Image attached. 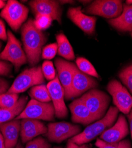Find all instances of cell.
Segmentation results:
<instances>
[{
	"label": "cell",
	"instance_id": "d6a6232c",
	"mask_svg": "<svg viewBox=\"0 0 132 148\" xmlns=\"http://www.w3.org/2000/svg\"><path fill=\"white\" fill-rule=\"evenodd\" d=\"M8 39L7 33L6 32V26L4 22L0 19V39L6 40Z\"/></svg>",
	"mask_w": 132,
	"mask_h": 148
},
{
	"label": "cell",
	"instance_id": "836d02e7",
	"mask_svg": "<svg viewBox=\"0 0 132 148\" xmlns=\"http://www.w3.org/2000/svg\"><path fill=\"white\" fill-rule=\"evenodd\" d=\"M8 82L4 78H0V95L5 94V92L8 90Z\"/></svg>",
	"mask_w": 132,
	"mask_h": 148
},
{
	"label": "cell",
	"instance_id": "4fadbf2b",
	"mask_svg": "<svg viewBox=\"0 0 132 148\" xmlns=\"http://www.w3.org/2000/svg\"><path fill=\"white\" fill-rule=\"evenodd\" d=\"M29 5L35 15L48 16L53 20L62 23V10L58 1L50 0H34L29 3Z\"/></svg>",
	"mask_w": 132,
	"mask_h": 148
},
{
	"label": "cell",
	"instance_id": "d4e9b609",
	"mask_svg": "<svg viewBox=\"0 0 132 148\" xmlns=\"http://www.w3.org/2000/svg\"><path fill=\"white\" fill-rule=\"evenodd\" d=\"M98 148H132L129 140H122L116 143H107L100 139H97L95 142Z\"/></svg>",
	"mask_w": 132,
	"mask_h": 148
},
{
	"label": "cell",
	"instance_id": "e575fe53",
	"mask_svg": "<svg viewBox=\"0 0 132 148\" xmlns=\"http://www.w3.org/2000/svg\"><path fill=\"white\" fill-rule=\"evenodd\" d=\"M66 148H89V147L86 144H83V145H79L71 141L70 140H69L67 142Z\"/></svg>",
	"mask_w": 132,
	"mask_h": 148
},
{
	"label": "cell",
	"instance_id": "7bdbcfd3",
	"mask_svg": "<svg viewBox=\"0 0 132 148\" xmlns=\"http://www.w3.org/2000/svg\"><path fill=\"white\" fill-rule=\"evenodd\" d=\"M54 148H62V147H54Z\"/></svg>",
	"mask_w": 132,
	"mask_h": 148
},
{
	"label": "cell",
	"instance_id": "3957f363",
	"mask_svg": "<svg viewBox=\"0 0 132 148\" xmlns=\"http://www.w3.org/2000/svg\"><path fill=\"white\" fill-rule=\"evenodd\" d=\"M44 78L40 66L25 69L16 78L7 93L19 94L25 92L30 87L42 84L45 82Z\"/></svg>",
	"mask_w": 132,
	"mask_h": 148
},
{
	"label": "cell",
	"instance_id": "f546056e",
	"mask_svg": "<svg viewBox=\"0 0 132 148\" xmlns=\"http://www.w3.org/2000/svg\"><path fill=\"white\" fill-rule=\"evenodd\" d=\"M51 146L45 139L39 137L28 142L25 148H51Z\"/></svg>",
	"mask_w": 132,
	"mask_h": 148
},
{
	"label": "cell",
	"instance_id": "9c48e42d",
	"mask_svg": "<svg viewBox=\"0 0 132 148\" xmlns=\"http://www.w3.org/2000/svg\"><path fill=\"white\" fill-rule=\"evenodd\" d=\"M46 137L50 142L62 143L66 139L79 134L81 127L67 122L51 123L48 125Z\"/></svg>",
	"mask_w": 132,
	"mask_h": 148
},
{
	"label": "cell",
	"instance_id": "b9f144b4",
	"mask_svg": "<svg viewBox=\"0 0 132 148\" xmlns=\"http://www.w3.org/2000/svg\"><path fill=\"white\" fill-rule=\"evenodd\" d=\"M1 46H2L1 43V42H0V49H1Z\"/></svg>",
	"mask_w": 132,
	"mask_h": 148
},
{
	"label": "cell",
	"instance_id": "8d00e7d4",
	"mask_svg": "<svg viewBox=\"0 0 132 148\" xmlns=\"http://www.w3.org/2000/svg\"><path fill=\"white\" fill-rule=\"evenodd\" d=\"M0 148H6L4 140L3 137V135L1 133H0Z\"/></svg>",
	"mask_w": 132,
	"mask_h": 148
},
{
	"label": "cell",
	"instance_id": "ba28073f",
	"mask_svg": "<svg viewBox=\"0 0 132 148\" xmlns=\"http://www.w3.org/2000/svg\"><path fill=\"white\" fill-rule=\"evenodd\" d=\"M123 10L122 1L100 0L95 1L83 11L90 14L97 15L107 18H115L121 15Z\"/></svg>",
	"mask_w": 132,
	"mask_h": 148
},
{
	"label": "cell",
	"instance_id": "e0dca14e",
	"mask_svg": "<svg viewBox=\"0 0 132 148\" xmlns=\"http://www.w3.org/2000/svg\"><path fill=\"white\" fill-rule=\"evenodd\" d=\"M55 64L58 72L59 81L64 90L65 98L68 100L73 77L72 63L63 59L57 58L55 60Z\"/></svg>",
	"mask_w": 132,
	"mask_h": 148
},
{
	"label": "cell",
	"instance_id": "44dd1931",
	"mask_svg": "<svg viewBox=\"0 0 132 148\" xmlns=\"http://www.w3.org/2000/svg\"><path fill=\"white\" fill-rule=\"evenodd\" d=\"M28 98L26 96L21 97L17 103L9 108H0V125L15 119L25 109Z\"/></svg>",
	"mask_w": 132,
	"mask_h": 148
},
{
	"label": "cell",
	"instance_id": "f1b7e54d",
	"mask_svg": "<svg viewBox=\"0 0 132 148\" xmlns=\"http://www.w3.org/2000/svg\"><path fill=\"white\" fill-rule=\"evenodd\" d=\"M42 71L44 77L48 80H53L56 77L55 71L53 64L51 61H45L42 64Z\"/></svg>",
	"mask_w": 132,
	"mask_h": 148
},
{
	"label": "cell",
	"instance_id": "4316f807",
	"mask_svg": "<svg viewBox=\"0 0 132 148\" xmlns=\"http://www.w3.org/2000/svg\"><path fill=\"white\" fill-rule=\"evenodd\" d=\"M53 20L52 18L48 16L38 14L36 15L35 20L33 21L37 29L42 31L48 28L51 25Z\"/></svg>",
	"mask_w": 132,
	"mask_h": 148
},
{
	"label": "cell",
	"instance_id": "603a6c76",
	"mask_svg": "<svg viewBox=\"0 0 132 148\" xmlns=\"http://www.w3.org/2000/svg\"><path fill=\"white\" fill-rule=\"evenodd\" d=\"M29 95L32 99L42 103H50L51 100L50 95L45 85H35L29 91Z\"/></svg>",
	"mask_w": 132,
	"mask_h": 148
},
{
	"label": "cell",
	"instance_id": "7a4b0ae2",
	"mask_svg": "<svg viewBox=\"0 0 132 148\" xmlns=\"http://www.w3.org/2000/svg\"><path fill=\"white\" fill-rule=\"evenodd\" d=\"M118 112L116 107H110L104 117L88 126L83 132L70 140L79 145L92 141L108 128L111 127L117 117Z\"/></svg>",
	"mask_w": 132,
	"mask_h": 148
},
{
	"label": "cell",
	"instance_id": "83f0119b",
	"mask_svg": "<svg viewBox=\"0 0 132 148\" xmlns=\"http://www.w3.org/2000/svg\"><path fill=\"white\" fill-rule=\"evenodd\" d=\"M118 76L132 94V65L123 69Z\"/></svg>",
	"mask_w": 132,
	"mask_h": 148
},
{
	"label": "cell",
	"instance_id": "30bf717a",
	"mask_svg": "<svg viewBox=\"0 0 132 148\" xmlns=\"http://www.w3.org/2000/svg\"><path fill=\"white\" fill-rule=\"evenodd\" d=\"M107 90L113 97V103L119 111L128 114L132 108V97L127 90L116 79L111 81Z\"/></svg>",
	"mask_w": 132,
	"mask_h": 148
},
{
	"label": "cell",
	"instance_id": "6da1fadb",
	"mask_svg": "<svg viewBox=\"0 0 132 148\" xmlns=\"http://www.w3.org/2000/svg\"><path fill=\"white\" fill-rule=\"evenodd\" d=\"M21 33L28 60L30 65H35L40 60L42 46L47 40L46 34L37 29L31 18L23 24Z\"/></svg>",
	"mask_w": 132,
	"mask_h": 148
},
{
	"label": "cell",
	"instance_id": "9a60e30c",
	"mask_svg": "<svg viewBox=\"0 0 132 148\" xmlns=\"http://www.w3.org/2000/svg\"><path fill=\"white\" fill-rule=\"evenodd\" d=\"M129 130L126 117L120 114L115 124L105 130L100 136V139L107 143H116L122 140L129 134Z\"/></svg>",
	"mask_w": 132,
	"mask_h": 148
},
{
	"label": "cell",
	"instance_id": "ffe728a7",
	"mask_svg": "<svg viewBox=\"0 0 132 148\" xmlns=\"http://www.w3.org/2000/svg\"><path fill=\"white\" fill-rule=\"evenodd\" d=\"M122 13L119 17L110 19L109 23L118 30L132 32V4L123 5Z\"/></svg>",
	"mask_w": 132,
	"mask_h": 148
},
{
	"label": "cell",
	"instance_id": "8992f818",
	"mask_svg": "<svg viewBox=\"0 0 132 148\" xmlns=\"http://www.w3.org/2000/svg\"><path fill=\"white\" fill-rule=\"evenodd\" d=\"M29 13L28 8L15 0L8 1L2 10L0 16L15 31L20 29L27 19Z\"/></svg>",
	"mask_w": 132,
	"mask_h": 148
},
{
	"label": "cell",
	"instance_id": "2e32d148",
	"mask_svg": "<svg viewBox=\"0 0 132 148\" xmlns=\"http://www.w3.org/2000/svg\"><path fill=\"white\" fill-rule=\"evenodd\" d=\"M67 16L77 26L85 33L93 34L95 32L97 18L83 14L81 10V7L69 8Z\"/></svg>",
	"mask_w": 132,
	"mask_h": 148
},
{
	"label": "cell",
	"instance_id": "484cf974",
	"mask_svg": "<svg viewBox=\"0 0 132 148\" xmlns=\"http://www.w3.org/2000/svg\"><path fill=\"white\" fill-rule=\"evenodd\" d=\"M19 99L18 94H3L0 95V108H11L17 103Z\"/></svg>",
	"mask_w": 132,
	"mask_h": 148
},
{
	"label": "cell",
	"instance_id": "60d3db41",
	"mask_svg": "<svg viewBox=\"0 0 132 148\" xmlns=\"http://www.w3.org/2000/svg\"><path fill=\"white\" fill-rule=\"evenodd\" d=\"M126 4H127V5H131L132 4V1H131V0L126 1Z\"/></svg>",
	"mask_w": 132,
	"mask_h": 148
},
{
	"label": "cell",
	"instance_id": "d6986e66",
	"mask_svg": "<svg viewBox=\"0 0 132 148\" xmlns=\"http://www.w3.org/2000/svg\"><path fill=\"white\" fill-rule=\"evenodd\" d=\"M0 131L4 140L6 148H15L18 142L20 132V120L14 119L0 125Z\"/></svg>",
	"mask_w": 132,
	"mask_h": 148
},
{
	"label": "cell",
	"instance_id": "7402d4cb",
	"mask_svg": "<svg viewBox=\"0 0 132 148\" xmlns=\"http://www.w3.org/2000/svg\"><path fill=\"white\" fill-rule=\"evenodd\" d=\"M56 39L58 55L67 60H73L75 58L73 49L66 36L63 33L58 34L56 36Z\"/></svg>",
	"mask_w": 132,
	"mask_h": 148
},
{
	"label": "cell",
	"instance_id": "ac0fdd59",
	"mask_svg": "<svg viewBox=\"0 0 132 148\" xmlns=\"http://www.w3.org/2000/svg\"><path fill=\"white\" fill-rule=\"evenodd\" d=\"M69 108L71 113V120L75 123L88 125L97 121L80 98L70 104Z\"/></svg>",
	"mask_w": 132,
	"mask_h": 148
},
{
	"label": "cell",
	"instance_id": "5b68a950",
	"mask_svg": "<svg viewBox=\"0 0 132 148\" xmlns=\"http://www.w3.org/2000/svg\"><path fill=\"white\" fill-rule=\"evenodd\" d=\"M55 110L52 103H42L32 99L21 114L15 119H30L46 121L54 120Z\"/></svg>",
	"mask_w": 132,
	"mask_h": 148
},
{
	"label": "cell",
	"instance_id": "f35d334b",
	"mask_svg": "<svg viewBox=\"0 0 132 148\" xmlns=\"http://www.w3.org/2000/svg\"><path fill=\"white\" fill-rule=\"evenodd\" d=\"M61 3H73V1H61Z\"/></svg>",
	"mask_w": 132,
	"mask_h": 148
},
{
	"label": "cell",
	"instance_id": "74e56055",
	"mask_svg": "<svg viewBox=\"0 0 132 148\" xmlns=\"http://www.w3.org/2000/svg\"><path fill=\"white\" fill-rule=\"evenodd\" d=\"M6 3H5L4 1H2V0H0V9L4 8V7L6 6Z\"/></svg>",
	"mask_w": 132,
	"mask_h": 148
},
{
	"label": "cell",
	"instance_id": "ee69618b",
	"mask_svg": "<svg viewBox=\"0 0 132 148\" xmlns=\"http://www.w3.org/2000/svg\"><path fill=\"white\" fill-rule=\"evenodd\" d=\"M131 36H132V33H131Z\"/></svg>",
	"mask_w": 132,
	"mask_h": 148
},
{
	"label": "cell",
	"instance_id": "ab89813d",
	"mask_svg": "<svg viewBox=\"0 0 132 148\" xmlns=\"http://www.w3.org/2000/svg\"><path fill=\"white\" fill-rule=\"evenodd\" d=\"M15 148H23V146L20 143H19L17 145V146Z\"/></svg>",
	"mask_w": 132,
	"mask_h": 148
},
{
	"label": "cell",
	"instance_id": "7c38bea8",
	"mask_svg": "<svg viewBox=\"0 0 132 148\" xmlns=\"http://www.w3.org/2000/svg\"><path fill=\"white\" fill-rule=\"evenodd\" d=\"M51 99L55 110V116L59 119H64L68 116V110L64 103V90L57 76L47 84Z\"/></svg>",
	"mask_w": 132,
	"mask_h": 148
},
{
	"label": "cell",
	"instance_id": "277c9868",
	"mask_svg": "<svg viewBox=\"0 0 132 148\" xmlns=\"http://www.w3.org/2000/svg\"><path fill=\"white\" fill-rule=\"evenodd\" d=\"M80 98L97 120L105 116L111 100L107 94L95 88L84 94Z\"/></svg>",
	"mask_w": 132,
	"mask_h": 148
},
{
	"label": "cell",
	"instance_id": "5bb4252c",
	"mask_svg": "<svg viewBox=\"0 0 132 148\" xmlns=\"http://www.w3.org/2000/svg\"><path fill=\"white\" fill-rule=\"evenodd\" d=\"M48 128L38 120L23 119L20 121V135L22 142L28 143L40 134H46Z\"/></svg>",
	"mask_w": 132,
	"mask_h": 148
},
{
	"label": "cell",
	"instance_id": "4dcf8cb0",
	"mask_svg": "<svg viewBox=\"0 0 132 148\" xmlns=\"http://www.w3.org/2000/svg\"><path fill=\"white\" fill-rule=\"evenodd\" d=\"M58 45L57 43H52L46 46L42 51V58L45 59H52L57 54Z\"/></svg>",
	"mask_w": 132,
	"mask_h": 148
},
{
	"label": "cell",
	"instance_id": "52a82bcc",
	"mask_svg": "<svg viewBox=\"0 0 132 148\" xmlns=\"http://www.w3.org/2000/svg\"><path fill=\"white\" fill-rule=\"evenodd\" d=\"M7 43L0 53V59L10 62L15 66L16 71L27 62V56L21 48L19 40L11 32H7Z\"/></svg>",
	"mask_w": 132,
	"mask_h": 148
},
{
	"label": "cell",
	"instance_id": "cb8c5ba5",
	"mask_svg": "<svg viewBox=\"0 0 132 148\" xmlns=\"http://www.w3.org/2000/svg\"><path fill=\"white\" fill-rule=\"evenodd\" d=\"M76 63L77 67L81 72L95 78H100L97 71H96L90 62L86 59L83 58H78L76 60Z\"/></svg>",
	"mask_w": 132,
	"mask_h": 148
},
{
	"label": "cell",
	"instance_id": "1f68e13d",
	"mask_svg": "<svg viewBox=\"0 0 132 148\" xmlns=\"http://www.w3.org/2000/svg\"><path fill=\"white\" fill-rule=\"evenodd\" d=\"M12 65L7 62L0 60V75L7 76L11 73Z\"/></svg>",
	"mask_w": 132,
	"mask_h": 148
},
{
	"label": "cell",
	"instance_id": "8fae6325",
	"mask_svg": "<svg viewBox=\"0 0 132 148\" xmlns=\"http://www.w3.org/2000/svg\"><path fill=\"white\" fill-rule=\"evenodd\" d=\"M72 68L73 77L68 100L76 98L88 90L95 88L98 85L97 80L81 72L73 63H72Z\"/></svg>",
	"mask_w": 132,
	"mask_h": 148
},
{
	"label": "cell",
	"instance_id": "d590c367",
	"mask_svg": "<svg viewBox=\"0 0 132 148\" xmlns=\"http://www.w3.org/2000/svg\"><path fill=\"white\" fill-rule=\"evenodd\" d=\"M127 117L129 119V121L130 123V132H131V136L132 139V108L131 109L129 113L127 114Z\"/></svg>",
	"mask_w": 132,
	"mask_h": 148
}]
</instances>
